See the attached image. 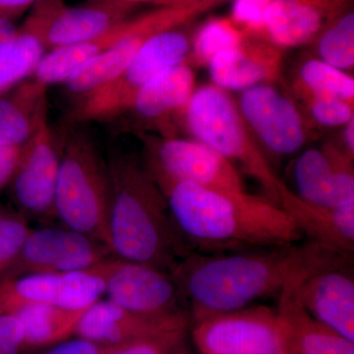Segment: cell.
<instances>
[{
	"label": "cell",
	"mask_w": 354,
	"mask_h": 354,
	"mask_svg": "<svg viewBox=\"0 0 354 354\" xmlns=\"http://www.w3.org/2000/svg\"><path fill=\"white\" fill-rule=\"evenodd\" d=\"M312 118L326 127L346 125L353 118V102L332 97H308Z\"/></svg>",
	"instance_id": "32"
},
{
	"label": "cell",
	"mask_w": 354,
	"mask_h": 354,
	"mask_svg": "<svg viewBox=\"0 0 354 354\" xmlns=\"http://www.w3.org/2000/svg\"><path fill=\"white\" fill-rule=\"evenodd\" d=\"M190 324L188 311L145 315L102 298L84 311L75 335L104 346H121L148 339H185Z\"/></svg>",
	"instance_id": "11"
},
{
	"label": "cell",
	"mask_w": 354,
	"mask_h": 354,
	"mask_svg": "<svg viewBox=\"0 0 354 354\" xmlns=\"http://www.w3.org/2000/svg\"><path fill=\"white\" fill-rule=\"evenodd\" d=\"M48 88L31 76L0 94V146L22 147L50 121Z\"/></svg>",
	"instance_id": "24"
},
{
	"label": "cell",
	"mask_w": 354,
	"mask_h": 354,
	"mask_svg": "<svg viewBox=\"0 0 354 354\" xmlns=\"http://www.w3.org/2000/svg\"><path fill=\"white\" fill-rule=\"evenodd\" d=\"M239 111L254 136L270 153L290 156L306 143L301 113L286 95L265 83L242 91Z\"/></svg>",
	"instance_id": "14"
},
{
	"label": "cell",
	"mask_w": 354,
	"mask_h": 354,
	"mask_svg": "<svg viewBox=\"0 0 354 354\" xmlns=\"http://www.w3.org/2000/svg\"><path fill=\"white\" fill-rule=\"evenodd\" d=\"M351 0H272L264 32L279 48L314 41L330 21L351 7Z\"/></svg>",
	"instance_id": "21"
},
{
	"label": "cell",
	"mask_w": 354,
	"mask_h": 354,
	"mask_svg": "<svg viewBox=\"0 0 354 354\" xmlns=\"http://www.w3.org/2000/svg\"><path fill=\"white\" fill-rule=\"evenodd\" d=\"M272 0H236L234 18L251 31H264L265 14Z\"/></svg>",
	"instance_id": "34"
},
{
	"label": "cell",
	"mask_w": 354,
	"mask_h": 354,
	"mask_svg": "<svg viewBox=\"0 0 354 354\" xmlns=\"http://www.w3.org/2000/svg\"><path fill=\"white\" fill-rule=\"evenodd\" d=\"M185 125L193 139L213 149L264 187L272 201H281L290 188L272 169L250 134L239 104L227 91L206 85L193 93L185 111Z\"/></svg>",
	"instance_id": "5"
},
{
	"label": "cell",
	"mask_w": 354,
	"mask_h": 354,
	"mask_svg": "<svg viewBox=\"0 0 354 354\" xmlns=\"http://www.w3.org/2000/svg\"><path fill=\"white\" fill-rule=\"evenodd\" d=\"M86 1H118L140 6L141 3H152L158 7H178V0H86Z\"/></svg>",
	"instance_id": "40"
},
{
	"label": "cell",
	"mask_w": 354,
	"mask_h": 354,
	"mask_svg": "<svg viewBox=\"0 0 354 354\" xmlns=\"http://www.w3.org/2000/svg\"><path fill=\"white\" fill-rule=\"evenodd\" d=\"M143 140L145 160L174 178L215 189L246 191L237 167L197 140L147 136Z\"/></svg>",
	"instance_id": "13"
},
{
	"label": "cell",
	"mask_w": 354,
	"mask_h": 354,
	"mask_svg": "<svg viewBox=\"0 0 354 354\" xmlns=\"http://www.w3.org/2000/svg\"><path fill=\"white\" fill-rule=\"evenodd\" d=\"M346 268L310 274L298 283L297 293L310 315L354 342V281Z\"/></svg>",
	"instance_id": "19"
},
{
	"label": "cell",
	"mask_w": 354,
	"mask_h": 354,
	"mask_svg": "<svg viewBox=\"0 0 354 354\" xmlns=\"http://www.w3.org/2000/svg\"><path fill=\"white\" fill-rule=\"evenodd\" d=\"M351 255L311 241L221 253L192 252L171 274L194 321L279 295L291 281L346 267Z\"/></svg>",
	"instance_id": "1"
},
{
	"label": "cell",
	"mask_w": 354,
	"mask_h": 354,
	"mask_svg": "<svg viewBox=\"0 0 354 354\" xmlns=\"http://www.w3.org/2000/svg\"><path fill=\"white\" fill-rule=\"evenodd\" d=\"M64 136L44 123L22 146L8 189L12 207L28 221L48 223L55 220L57 188Z\"/></svg>",
	"instance_id": "8"
},
{
	"label": "cell",
	"mask_w": 354,
	"mask_h": 354,
	"mask_svg": "<svg viewBox=\"0 0 354 354\" xmlns=\"http://www.w3.org/2000/svg\"><path fill=\"white\" fill-rule=\"evenodd\" d=\"M194 91V72L186 64L176 65L147 83L130 108L114 121L132 129L167 132L172 118L184 114Z\"/></svg>",
	"instance_id": "16"
},
{
	"label": "cell",
	"mask_w": 354,
	"mask_h": 354,
	"mask_svg": "<svg viewBox=\"0 0 354 354\" xmlns=\"http://www.w3.org/2000/svg\"><path fill=\"white\" fill-rule=\"evenodd\" d=\"M16 21L9 18L0 19V59L10 50L16 36H17L18 28Z\"/></svg>",
	"instance_id": "39"
},
{
	"label": "cell",
	"mask_w": 354,
	"mask_h": 354,
	"mask_svg": "<svg viewBox=\"0 0 354 354\" xmlns=\"http://www.w3.org/2000/svg\"><path fill=\"white\" fill-rule=\"evenodd\" d=\"M109 259L80 271L27 274L0 281V314L13 313L34 304L70 310L88 308L106 295Z\"/></svg>",
	"instance_id": "10"
},
{
	"label": "cell",
	"mask_w": 354,
	"mask_h": 354,
	"mask_svg": "<svg viewBox=\"0 0 354 354\" xmlns=\"http://www.w3.org/2000/svg\"><path fill=\"white\" fill-rule=\"evenodd\" d=\"M300 82L308 97H332L353 102L354 79L321 59H310L300 68Z\"/></svg>",
	"instance_id": "29"
},
{
	"label": "cell",
	"mask_w": 354,
	"mask_h": 354,
	"mask_svg": "<svg viewBox=\"0 0 354 354\" xmlns=\"http://www.w3.org/2000/svg\"><path fill=\"white\" fill-rule=\"evenodd\" d=\"M164 194L172 221L193 252L218 253L283 246L304 239L277 203L179 180L145 160Z\"/></svg>",
	"instance_id": "2"
},
{
	"label": "cell",
	"mask_w": 354,
	"mask_h": 354,
	"mask_svg": "<svg viewBox=\"0 0 354 354\" xmlns=\"http://www.w3.org/2000/svg\"><path fill=\"white\" fill-rule=\"evenodd\" d=\"M162 10V7H158L151 12L132 16L94 39L48 50L32 76L48 87L53 84H64L93 58L113 48L133 32L150 25Z\"/></svg>",
	"instance_id": "23"
},
{
	"label": "cell",
	"mask_w": 354,
	"mask_h": 354,
	"mask_svg": "<svg viewBox=\"0 0 354 354\" xmlns=\"http://www.w3.org/2000/svg\"><path fill=\"white\" fill-rule=\"evenodd\" d=\"M204 12L203 9L195 6L162 7L157 19L83 65L64 83L65 87L75 99L88 94L118 75L131 62L147 39L169 28L192 22Z\"/></svg>",
	"instance_id": "18"
},
{
	"label": "cell",
	"mask_w": 354,
	"mask_h": 354,
	"mask_svg": "<svg viewBox=\"0 0 354 354\" xmlns=\"http://www.w3.org/2000/svg\"><path fill=\"white\" fill-rule=\"evenodd\" d=\"M184 339H148L121 344L111 354H174Z\"/></svg>",
	"instance_id": "35"
},
{
	"label": "cell",
	"mask_w": 354,
	"mask_h": 354,
	"mask_svg": "<svg viewBox=\"0 0 354 354\" xmlns=\"http://www.w3.org/2000/svg\"><path fill=\"white\" fill-rule=\"evenodd\" d=\"M21 150L22 147L0 146V192L8 187L19 160Z\"/></svg>",
	"instance_id": "37"
},
{
	"label": "cell",
	"mask_w": 354,
	"mask_h": 354,
	"mask_svg": "<svg viewBox=\"0 0 354 354\" xmlns=\"http://www.w3.org/2000/svg\"><path fill=\"white\" fill-rule=\"evenodd\" d=\"M26 349L24 330L14 314H0V354H23Z\"/></svg>",
	"instance_id": "33"
},
{
	"label": "cell",
	"mask_w": 354,
	"mask_h": 354,
	"mask_svg": "<svg viewBox=\"0 0 354 354\" xmlns=\"http://www.w3.org/2000/svg\"><path fill=\"white\" fill-rule=\"evenodd\" d=\"M44 39L48 50L83 43L134 16L139 6L118 1H86L68 6L64 0H44Z\"/></svg>",
	"instance_id": "17"
},
{
	"label": "cell",
	"mask_w": 354,
	"mask_h": 354,
	"mask_svg": "<svg viewBox=\"0 0 354 354\" xmlns=\"http://www.w3.org/2000/svg\"><path fill=\"white\" fill-rule=\"evenodd\" d=\"M353 160L333 146L304 151L293 167L297 194L304 201L323 207L354 203Z\"/></svg>",
	"instance_id": "15"
},
{
	"label": "cell",
	"mask_w": 354,
	"mask_h": 354,
	"mask_svg": "<svg viewBox=\"0 0 354 354\" xmlns=\"http://www.w3.org/2000/svg\"><path fill=\"white\" fill-rule=\"evenodd\" d=\"M344 145L349 157L353 158L354 155V118H351L346 124L344 130Z\"/></svg>",
	"instance_id": "42"
},
{
	"label": "cell",
	"mask_w": 354,
	"mask_h": 354,
	"mask_svg": "<svg viewBox=\"0 0 354 354\" xmlns=\"http://www.w3.org/2000/svg\"><path fill=\"white\" fill-rule=\"evenodd\" d=\"M120 346H104L76 337L50 346L43 354H111Z\"/></svg>",
	"instance_id": "36"
},
{
	"label": "cell",
	"mask_w": 354,
	"mask_h": 354,
	"mask_svg": "<svg viewBox=\"0 0 354 354\" xmlns=\"http://www.w3.org/2000/svg\"><path fill=\"white\" fill-rule=\"evenodd\" d=\"M108 246L114 257L169 272L189 255L164 194L144 162L111 146Z\"/></svg>",
	"instance_id": "3"
},
{
	"label": "cell",
	"mask_w": 354,
	"mask_h": 354,
	"mask_svg": "<svg viewBox=\"0 0 354 354\" xmlns=\"http://www.w3.org/2000/svg\"><path fill=\"white\" fill-rule=\"evenodd\" d=\"M279 206L308 241L353 254L354 203L341 207L319 206L304 201L290 189Z\"/></svg>",
	"instance_id": "25"
},
{
	"label": "cell",
	"mask_w": 354,
	"mask_h": 354,
	"mask_svg": "<svg viewBox=\"0 0 354 354\" xmlns=\"http://www.w3.org/2000/svg\"><path fill=\"white\" fill-rule=\"evenodd\" d=\"M281 48L270 41L244 39L237 48L223 51L209 62L214 85L225 91H244L272 84L281 71Z\"/></svg>",
	"instance_id": "22"
},
{
	"label": "cell",
	"mask_w": 354,
	"mask_h": 354,
	"mask_svg": "<svg viewBox=\"0 0 354 354\" xmlns=\"http://www.w3.org/2000/svg\"><path fill=\"white\" fill-rule=\"evenodd\" d=\"M286 354V353H285Z\"/></svg>",
	"instance_id": "43"
},
{
	"label": "cell",
	"mask_w": 354,
	"mask_h": 354,
	"mask_svg": "<svg viewBox=\"0 0 354 354\" xmlns=\"http://www.w3.org/2000/svg\"><path fill=\"white\" fill-rule=\"evenodd\" d=\"M104 297L118 306L145 315L167 316L188 311L169 272L114 256L106 262Z\"/></svg>",
	"instance_id": "12"
},
{
	"label": "cell",
	"mask_w": 354,
	"mask_h": 354,
	"mask_svg": "<svg viewBox=\"0 0 354 354\" xmlns=\"http://www.w3.org/2000/svg\"><path fill=\"white\" fill-rule=\"evenodd\" d=\"M31 228L22 214L0 204V277L19 255Z\"/></svg>",
	"instance_id": "31"
},
{
	"label": "cell",
	"mask_w": 354,
	"mask_h": 354,
	"mask_svg": "<svg viewBox=\"0 0 354 354\" xmlns=\"http://www.w3.org/2000/svg\"><path fill=\"white\" fill-rule=\"evenodd\" d=\"M320 59L335 68H353L354 64V12L348 7L335 16L315 39Z\"/></svg>",
	"instance_id": "28"
},
{
	"label": "cell",
	"mask_w": 354,
	"mask_h": 354,
	"mask_svg": "<svg viewBox=\"0 0 354 354\" xmlns=\"http://www.w3.org/2000/svg\"><path fill=\"white\" fill-rule=\"evenodd\" d=\"M44 9L39 0L18 28L10 50L0 59V94L31 77L48 53L44 39Z\"/></svg>",
	"instance_id": "26"
},
{
	"label": "cell",
	"mask_w": 354,
	"mask_h": 354,
	"mask_svg": "<svg viewBox=\"0 0 354 354\" xmlns=\"http://www.w3.org/2000/svg\"><path fill=\"white\" fill-rule=\"evenodd\" d=\"M305 279V278H304ZM291 281L279 295L276 309L286 354H354V342L319 322L298 297L301 279Z\"/></svg>",
	"instance_id": "20"
},
{
	"label": "cell",
	"mask_w": 354,
	"mask_h": 354,
	"mask_svg": "<svg viewBox=\"0 0 354 354\" xmlns=\"http://www.w3.org/2000/svg\"><path fill=\"white\" fill-rule=\"evenodd\" d=\"M191 323L200 354H285L276 309L251 305Z\"/></svg>",
	"instance_id": "7"
},
{
	"label": "cell",
	"mask_w": 354,
	"mask_h": 354,
	"mask_svg": "<svg viewBox=\"0 0 354 354\" xmlns=\"http://www.w3.org/2000/svg\"><path fill=\"white\" fill-rule=\"evenodd\" d=\"M189 23L169 28L147 39L118 75L76 99L69 120L86 123L118 120L147 83L165 70L185 64L192 46Z\"/></svg>",
	"instance_id": "6"
},
{
	"label": "cell",
	"mask_w": 354,
	"mask_h": 354,
	"mask_svg": "<svg viewBox=\"0 0 354 354\" xmlns=\"http://www.w3.org/2000/svg\"><path fill=\"white\" fill-rule=\"evenodd\" d=\"M111 177L106 158L85 130L64 134L55 195L60 225L108 245Z\"/></svg>",
	"instance_id": "4"
},
{
	"label": "cell",
	"mask_w": 354,
	"mask_h": 354,
	"mask_svg": "<svg viewBox=\"0 0 354 354\" xmlns=\"http://www.w3.org/2000/svg\"><path fill=\"white\" fill-rule=\"evenodd\" d=\"M245 39L228 21H209L193 37L191 53L197 64H209L218 53L237 48Z\"/></svg>",
	"instance_id": "30"
},
{
	"label": "cell",
	"mask_w": 354,
	"mask_h": 354,
	"mask_svg": "<svg viewBox=\"0 0 354 354\" xmlns=\"http://www.w3.org/2000/svg\"><path fill=\"white\" fill-rule=\"evenodd\" d=\"M85 310L48 304L28 305L13 312L24 330L26 349L50 348L75 335Z\"/></svg>",
	"instance_id": "27"
},
{
	"label": "cell",
	"mask_w": 354,
	"mask_h": 354,
	"mask_svg": "<svg viewBox=\"0 0 354 354\" xmlns=\"http://www.w3.org/2000/svg\"><path fill=\"white\" fill-rule=\"evenodd\" d=\"M228 0H178V7H200L205 11Z\"/></svg>",
	"instance_id": "41"
},
{
	"label": "cell",
	"mask_w": 354,
	"mask_h": 354,
	"mask_svg": "<svg viewBox=\"0 0 354 354\" xmlns=\"http://www.w3.org/2000/svg\"><path fill=\"white\" fill-rule=\"evenodd\" d=\"M38 1L39 0H0V19L9 18L17 20Z\"/></svg>",
	"instance_id": "38"
},
{
	"label": "cell",
	"mask_w": 354,
	"mask_h": 354,
	"mask_svg": "<svg viewBox=\"0 0 354 354\" xmlns=\"http://www.w3.org/2000/svg\"><path fill=\"white\" fill-rule=\"evenodd\" d=\"M113 256L104 242L62 225L31 228L19 255L0 281L27 274L80 271Z\"/></svg>",
	"instance_id": "9"
}]
</instances>
